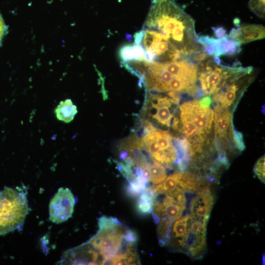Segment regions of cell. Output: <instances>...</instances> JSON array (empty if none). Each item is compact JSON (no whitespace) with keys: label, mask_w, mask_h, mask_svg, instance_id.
<instances>
[{"label":"cell","mask_w":265,"mask_h":265,"mask_svg":"<svg viewBox=\"0 0 265 265\" xmlns=\"http://www.w3.org/2000/svg\"><path fill=\"white\" fill-rule=\"evenodd\" d=\"M156 194L150 187H146L141 193L137 203L138 211L143 213L152 212Z\"/></svg>","instance_id":"15"},{"label":"cell","mask_w":265,"mask_h":265,"mask_svg":"<svg viewBox=\"0 0 265 265\" xmlns=\"http://www.w3.org/2000/svg\"><path fill=\"white\" fill-rule=\"evenodd\" d=\"M214 201V196L209 186H202L190 202V214L197 218L209 219Z\"/></svg>","instance_id":"8"},{"label":"cell","mask_w":265,"mask_h":265,"mask_svg":"<svg viewBox=\"0 0 265 265\" xmlns=\"http://www.w3.org/2000/svg\"><path fill=\"white\" fill-rule=\"evenodd\" d=\"M150 181L153 185L162 182L167 177V173L164 167L156 160L152 159L149 164Z\"/></svg>","instance_id":"17"},{"label":"cell","mask_w":265,"mask_h":265,"mask_svg":"<svg viewBox=\"0 0 265 265\" xmlns=\"http://www.w3.org/2000/svg\"><path fill=\"white\" fill-rule=\"evenodd\" d=\"M28 212L26 193L5 187L0 192V236L21 228Z\"/></svg>","instance_id":"2"},{"label":"cell","mask_w":265,"mask_h":265,"mask_svg":"<svg viewBox=\"0 0 265 265\" xmlns=\"http://www.w3.org/2000/svg\"><path fill=\"white\" fill-rule=\"evenodd\" d=\"M186 227L180 236L169 246L172 250L183 252L191 258L200 259L207 249L206 231L209 219L187 214Z\"/></svg>","instance_id":"4"},{"label":"cell","mask_w":265,"mask_h":265,"mask_svg":"<svg viewBox=\"0 0 265 265\" xmlns=\"http://www.w3.org/2000/svg\"><path fill=\"white\" fill-rule=\"evenodd\" d=\"M122 62L133 60H146L144 49L140 45L134 43L121 47L119 51Z\"/></svg>","instance_id":"11"},{"label":"cell","mask_w":265,"mask_h":265,"mask_svg":"<svg viewBox=\"0 0 265 265\" xmlns=\"http://www.w3.org/2000/svg\"><path fill=\"white\" fill-rule=\"evenodd\" d=\"M234 23L237 26H239V19L238 18H236L234 21Z\"/></svg>","instance_id":"23"},{"label":"cell","mask_w":265,"mask_h":265,"mask_svg":"<svg viewBox=\"0 0 265 265\" xmlns=\"http://www.w3.org/2000/svg\"><path fill=\"white\" fill-rule=\"evenodd\" d=\"M180 120H184L196 129L201 142L204 145L211 131L213 111L210 106H203L200 101H186L179 106Z\"/></svg>","instance_id":"5"},{"label":"cell","mask_w":265,"mask_h":265,"mask_svg":"<svg viewBox=\"0 0 265 265\" xmlns=\"http://www.w3.org/2000/svg\"><path fill=\"white\" fill-rule=\"evenodd\" d=\"M254 173L257 177L265 183V156L260 158L256 162L254 168Z\"/></svg>","instance_id":"19"},{"label":"cell","mask_w":265,"mask_h":265,"mask_svg":"<svg viewBox=\"0 0 265 265\" xmlns=\"http://www.w3.org/2000/svg\"><path fill=\"white\" fill-rule=\"evenodd\" d=\"M99 230L87 243L99 251L104 264L120 250L128 228L116 218L105 217L98 222Z\"/></svg>","instance_id":"3"},{"label":"cell","mask_w":265,"mask_h":265,"mask_svg":"<svg viewBox=\"0 0 265 265\" xmlns=\"http://www.w3.org/2000/svg\"><path fill=\"white\" fill-rule=\"evenodd\" d=\"M212 29L218 39L222 38L227 35L226 30L223 27H212Z\"/></svg>","instance_id":"21"},{"label":"cell","mask_w":265,"mask_h":265,"mask_svg":"<svg viewBox=\"0 0 265 265\" xmlns=\"http://www.w3.org/2000/svg\"><path fill=\"white\" fill-rule=\"evenodd\" d=\"M185 193L182 190H176L156 194L152 212L156 223L161 219L175 221L181 217L186 207Z\"/></svg>","instance_id":"6"},{"label":"cell","mask_w":265,"mask_h":265,"mask_svg":"<svg viewBox=\"0 0 265 265\" xmlns=\"http://www.w3.org/2000/svg\"><path fill=\"white\" fill-rule=\"evenodd\" d=\"M216 104L214 109L215 136L228 141V134L232 129L231 113L227 108Z\"/></svg>","instance_id":"10"},{"label":"cell","mask_w":265,"mask_h":265,"mask_svg":"<svg viewBox=\"0 0 265 265\" xmlns=\"http://www.w3.org/2000/svg\"><path fill=\"white\" fill-rule=\"evenodd\" d=\"M143 27L162 34L185 57L204 51L197 42L194 20L174 0H152Z\"/></svg>","instance_id":"1"},{"label":"cell","mask_w":265,"mask_h":265,"mask_svg":"<svg viewBox=\"0 0 265 265\" xmlns=\"http://www.w3.org/2000/svg\"><path fill=\"white\" fill-rule=\"evenodd\" d=\"M248 5L257 16L261 18H265V0H250Z\"/></svg>","instance_id":"18"},{"label":"cell","mask_w":265,"mask_h":265,"mask_svg":"<svg viewBox=\"0 0 265 265\" xmlns=\"http://www.w3.org/2000/svg\"><path fill=\"white\" fill-rule=\"evenodd\" d=\"M265 26L260 25L244 24L233 28L228 36L241 44L249 43L265 38Z\"/></svg>","instance_id":"9"},{"label":"cell","mask_w":265,"mask_h":265,"mask_svg":"<svg viewBox=\"0 0 265 265\" xmlns=\"http://www.w3.org/2000/svg\"><path fill=\"white\" fill-rule=\"evenodd\" d=\"M175 221L163 218L160 219L157 223V234L159 243L161 245L167 244L169 238L172 225Z\"/></svg>","instance_id":"16"},{"label":"cell","mask_w":265,"mask_h":265,"mask_svg":"<svg viewBox=\"0 0 265 265\" xmlns=\"http://www.w3.org/2000/svg\"><path fill=\"white\" fill-rule=\"evenodd\" d=\"M132 244L128 243L125 252L117 254L109 261L111 265H136L140 262Z\"/></svg>","instance_id":"13"},{"label":"cell","mask_w":265,"mask_h":265,"mask_svg":"<svg viewBox=\"0 0 265 265\" xmlns=\"http://www.w3.org/2000/svg\"><path fill=\"white\" fill-rule=\"evenodd\" d=\"M77 112L76 106L73 104L70 99L61 101L54 109L57 119L66 123L71 122Z\"/></svg>","instance_id":"12"},{"label":"cell","mask_w":265,"mask_h":265,"mask_svg":"<svg viewBox=\"0 0 265 265\" xmlns=\"http://www.w3.org/2000/svg\"><path fill=\"white\" fill-rule=\"evenodd\" d=\"M75 204L72 191L68 188H59L50 202V220L56 224L66 221L72 216Z\"/></svg>","instance_id":"7"},{"label":"cell","mask_w":265,"mask_h":265,"mask_svg":"<svg viewBox=\"0 0 265 265\" xmlns=\"http://www.w3.org/2000/svg\"><path fill=\"white\" fill-rule=\"evenodd\" d=\"M218 39L219 56L222 55L233 56L240 52L241 44L236 40L229 38L228 34Z\"/></svg>","instance_id":"14"},{"label":"cell","mask_w":265,"mask_h":265,"mask_svg":"<svg viewBox=\"0 0 265 265\" xmlns=\"http://www.w3.org/2000/svg\"><path fill=\"white\" fill-rule=\"evenodd\" d=\"M233 137L236 148L240 152L243 151L244 150L245 146L243 142L242 134L236 130H234L233 132Z\"/></svg>","instance_id":"20"},{"label":"cell","mask_w":265,"mask_h":265,"mask_svg":"<svg viewBox=\"0 0 265 265\" xmlns=\"http://www.w3.org/2000/svg\"><path fill=\"white\" fill-rule=\"evenodd\" d=\"M7 27L6 26L4 20L0 14V46L3 36L5 35Z\"/></svg>","instance_id":"22"}]
</instances>
